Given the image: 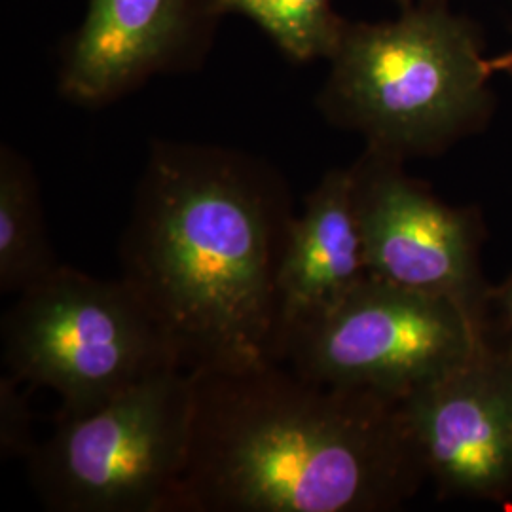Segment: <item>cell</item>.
Masks as SVG:
<instances>
[{"label": "cell", "mask_w": 512, "mask_h": 512, "mask_svg": "<svg viewBox=\"0 0 512 512\" xmlns=\"http://www.w3.org/2000/svg\"><path fill=\"white\" fill-rule=\"evenodd\" d=\"M2 361L21 384L59 395L57 418L86 414L156 372L179 368L122 277L99 279L65 264L4 313Z\"/></svg>", "instance_id": "obj_5"}, {"label": "cell", "mask_w": 512, "mask_h": 512, "mask_svg": "<svg viewBox=\"0 0 512 512\" xmlns=\"http://www.w3.org/2000/svg\"><path fill=\"white\" fill-rule=\"evenodd\" d=\"M486 71L490 76L497 73H512V50L497 57H486Z\"/></svg>", "instance_id": "obj_15"}, {"label": "cell", "mask_w": 512, "mask_h": 512, "mask_svg": "<svg viewBox=\"0 0 512 512\" xmlns=\"http://www.w3.org/2000/svg\"><path fill=\"white\" fill-rule=\"evenodd\" d=\"M427 480L440 497H512V351L494 344L401 401Z\"/></svg>", "instance_id": "obj_9"}, {"label": "cell", "mask_w": 512, "mask_h": 512, "mask_svg": "<svg viewBox=\"0 0 512 512\" xmlns=\"http://www.w3.org/2000/svg\"><path fill=\"white\" fill-rule=\"evenodd\" d=\"M224 18L220 0H86L57 52V92L103 109L156 76L196 73Z\"/></svg>", "instance_id": "obj_8"}, {"label": "cell", "mask_w": 512, "mask_h": 512, "mask_svg": "<svg viewBox=\"0 0 512 512\" xmlns=\"http://www.w3.org/2000/svg\"><path fill=\"white\" fill-rule=\"evenodd\" d=\"M480 37L446 0L406 4L395 19L349 21L317 109L366 148L397 160L437 156L494 109Z\"/></svg>", "instance_id": "obj_3"}, {"label": "cell", "mask_w": 512, "mask_h": 512, "mask_svg": "<svg viewBox=\"0 0 512 512\" xmlns=\"http://www.w3.org/2000/svg\"><path fill=\"white\" fill-rule=\"evenodd\" d=\"M19 384L10 374L0 380V454L2 459L27 461L38 444L33 440L31 410Z\"/></svg>", "instance_id": "obj_13"}, {"label": "cell", "mask_w": 512, "mask_h": 512, "mask_svg": "<svg viewBox=\"0 0 512 512\" xmlns=\"http://www.w3.org/2000/svg\"><path fill=\"white\" fill-rule=\"evenodd\" d=\"M179 512H389L427 475L401 403L279 361L194 372Z\"/></svg>", "instance_id": "obj_2"}, {"label": "cell", "mask_w": 512, "mask_h": 512, "mask_svg": "<svg viewBox=\"0 0 512 512\" xmlns=\"http://www.w3.org/2000/svg\"><path fill=\"white\" fill-rule=\"evenodd\" d=\"M492 308H497L505 329L509 334L507 348L512 351V275H509L501 285L492 287Z\"/></svg>", "instance_id": "obj_14"}, {"label": "cell", "mask_w": 512, "mask_h": 512, "mask_svg": "<svg viewBox=\"0 0 512 512\" xmlns=\"http://www.w3.org/2000/svg\"><path fill=\"white\" fill-rule=\"evenodd\" d=\"M490 344L488 325L456 302L366 275L289 330L275 361L311 382L401 403Z\"/></svg>", "instance_id": "obj_6"}, {"label": "cell", "mask_w": 512, "mask_h": 512, "mask_svg": "<svg viewBox=\"0 0 512 512\" xmlns=\"http://www.w3.org/2000/svg\"><path fill=\"white\" fill-rule=\"evenodd\" d=\"M365 245L353 167L327 171L294 217L277 275L275 351L289 330L329 308L365 279Z\"/></svg>", "instance_id": "obj_10"}, {"label": "cell", "mask_w": 512, "mask_h": 512, "mask_svg": "<svg viewBox=\"0 0 512 512\" xmlns=\"http://www.w3.org/2000/svg\"><path fill=\"white\" fill-rule=\"evenodd\" d=\"M370 277L456 302L488 325L492 287L482 274V222L404 171L403 160L365 148L351 165Z\"/></svg>", "instance_id": "obj_7"}, {"label": "cell", "mask_w": 512, "mask_h": 512, "mask_svg": "<svg viewBox=\"0 0 512 512\" xmlns=\"http://www.w3.org/2000/svg\"><path fill=\"white\" fill-rule=\"evenodd\" d=\"M291 190L264 158L154 139L120 243L122 279L186 372L274 361Z\"/></svg>", "instance_id": "obj_1"}, {"label": "cell", "mask_w": 512, "mask_h": 512, "mask_svg": "<svg viewBox=\"0 0 512 512\" xmlns=\"http://www.w3.org/2000/svg\"><path fill=\"white\" fill-rule=\"evenodd\" d=\"M220 8L256 25L291 65L329 63L349 25L334 0H220Z\"/></svg>", "instance_id": "obj_12"}, {"label": "cell", "mask_w": 512, "mask_h": 512, "mask_svg": "<svg viewBox=\"0 0 512 512\" xmlns=\"http://www.w3.org/2000/svg\"><path fill=\"white\" fill-rule=\"evenodd\" d=\"M401 6H406V4H412V2H420V0H397Z\"/></svg>", "instance_id": "obj_16"}, {"label": "cell", "mask_w": 512, "mask_h": 512, "mask_svg": "<svg viewBox=\"0 0 512 512\" xmlns=\"http://www.w3.org/2000/svg\"><path fill=\"white\" fill-rule=\"evenodd\" d=\"M63 264L48 239L37 173L12 147H0V291L21 294Z\"/></svg>", "instance_id": "obj_11"}, {"label": "cell", "mask_w": 512, "mask_h": 512, "mask_svg": "<svg viewBox=\"0 0 512 512\" xmlns=\"http://www.w3.org/2000/svg\"><path fill=\"white\" fill-rule=\"evenodd\" d=\"M194 416V378L167 368L57 429L27 459L54 512H179Z\"/></svg>", "instance_id": "obj_4"}]
</instances>
